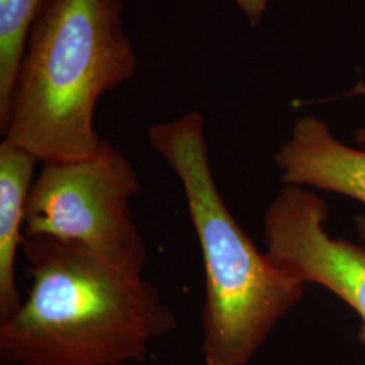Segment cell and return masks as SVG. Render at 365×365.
Segmentation results:
<instances>
[{"label":"cell","instance_id":"52a82bcc","mask_svg":"<svg viewBox=\"0 0 365 365\" xmlns=\"http://www.w3.org/2000/svg\"><path fill=\"white\" fill-rule=\"evenodd\" d=\"M39 161L7 140L0 143V322L22 304L16 286V255L22 249L27 197Z\"/></svg>","mask_w":365,"mask_h":365},{"label":"cell","instance_id":"9c48e42d","mask_svg":"<svg viewBox=\"0 0 365 365\" xmlns=\"http://www.w3.org/2000/svg\"><path fill=\"white\" fill-rule=\"evenodd\" d=\"M240 11L245 15L252 27H259L267 13L269 0H235Z\"/></svg>","mask_w":365,"mask_h":365},{"label":"cell","instance_id":"277c9868","mask_svg":"<svg viewBox=\"0 0 365 365\" xmlns=\"http://www.w3.org/2000/svg\"><path fill=\"white\" fill-rule=\"evenodd\" d=\"M141 180L130 160L102 140L88 158L42 164L27 197L24 237H53L144 269L148 249L131 215Z\"/></svg>","mask_w":365,"mask_h":365},{"label":"cell","instance_id":"6da1fadb","mask_svg":"<svg viewBox=\"0 0 365 365\" xmlns=\"http://www.w3.org/2000/svg\"><path fill=\"white\" fill-rule=\"evenodd\" d=\"M31 287L0 322L3 365L144 363L179 327L144 269L53 237H24Z\"/></svg>","mask_w":365,"mask_h":365},{"label":"cell","instance_id":"30bf717a","mask_svg":"<svg viewBox=\"0 0 365 365\" xmlns=\"http://www.w3.org/2000/svg\"><path fill=\"white\" fill-rule=\"evenodd\" d=\"M354 222H356V227H357L359 237L361 238V241L365 244V214H359V215H356Z\"/></svg>","mask_w":365,"mask_h":365},{"label":"cell","instance_id":"3957f363","mask_svg":"<svg viewBox=\"0 0 365 365\" xmlns=\"http://www.w3.org/2000/svg\"><path fill=\"white\" fill-rule=\"evenodd\" d=\"M148 143L182 184L205 267L206 365H248L304 294L303 283L260 252L237 223L214 179L202 113L157 122Z\"/></svg>","mask_w":365,"mask_h":365},{"label":"cell","instance_id":"8992f818","mask_svg":"<svg viewBox=\"0 0 365 365\" xmlns=\"http://www.w3.org/2000/svg\"><path fill=\"white\" fill-rule=\"evenodd\" d=\"M274 163L286 185L314 187L365 206V149L342 144L321 118H297Z\"/></svg>","mask_w":365,"mask_h":365},{"label":"cell","instance_id":"ba28073f","mask_svg":"<svg viewBox=\"0 0 365 365\" xmlns=\"http://www.w3.org/2000/svg\"><path fill=\"white\" fill-rule=\"evenodd\" d=\"M42 0H0V120L6 117L27 31Z\"/></svg>","mask_w":365,"mask_h":365},{"label":"cell","instance_id":"8fae6325","mask_svg":"<svg viewBox=\"0 0 365 365\" xmlns=\"http://www.w3.org/2000/svg\"><path fill=\"white\" fill-rule=\"evenodd\" d=\"M354 141L360 145V146L365 148V128H361V129H359V130L356 131V134H354Z\"/></svg>","mask_w":365,"mask_h":365},{"label":"cell","instance_id":"5b68a950","mask_svg":"<svg viewBox=\"0 0 365 365\" xmlns=\"http://www.w3.org/2000/svg\"><path fill=\"white\" fill-rule=\"evenodd\" d=\"M327 202L304 187L284 185L264 214L265 253L300 283L327 288L361 319L365 345V247L325 230Z\"/></svg>","mask_w":365,"mask_h":365},{"label":"cell","instance_id":"7a4b0ae2","mask_svg":"<svg viewBox=\"0 0 365 365\" xmlns=\"http://www.w3.org/2000/svg\"><path fill=\"white\" fill-rule=\"evenodd\" d=\"M123 13L125 0H42L0 120L3 140L41 164L84 160L98 150L99 99L138 71Z\"/></svg>","mask_w":365,"mask_h":365}]
</instances>
